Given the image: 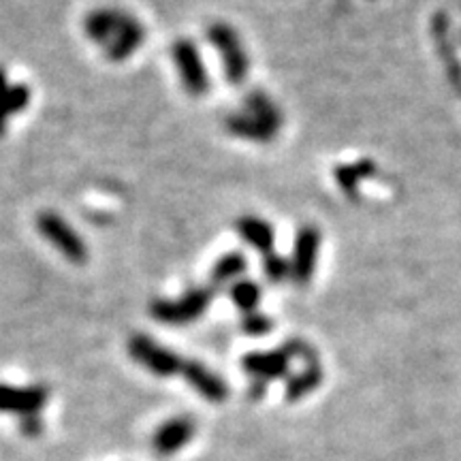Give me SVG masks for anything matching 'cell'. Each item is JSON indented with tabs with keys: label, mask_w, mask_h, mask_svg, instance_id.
Listing matches in <instances>:
<instances>
[{
	"label": "cell",
	"mask_w": 461,
	"mask_h": 461,
	"mask_svg": "<svg viewBox=\"0 0 461 461\" xmlns=\"http://www.w3.org/2000/svg\"><path fill=\"white\" fill-rule=\"evenodd\" d=\"M84 32L92 43L105 50L107 60L124 62L146 43V28L124 9L103 7L84 17Z\"/></svg>",
	"instance_id": "1"
},
{
	"label": "cell",
	"mask_w": 461,
	"mask_h": 461,
	"mask_svg": "<svg viewBox=\"0 0 461 461\" xmlns=\"http://www.w3.org/2000/svg\"><path fill=\"white\" fill-rule=\"evenodd\" d=\"M285 115L269 95L263 90L248 92L244 105L224 118V129L238 140L252 143H269L278 137Z\"/></svg>",
	"instance_id": "2"
},
{
	"label": "cell",
	"mask_w": 461,
	"mask_h": 461,
	"mask_svg": "<svg viewBox=\"0 0 461 461\" xmlns=\"http://www.w3.org/2000/svg\"><path fill=\"white\" fill-rule=\"evenodd\" d=\"M291 359H303L308 363L316 361V353L310 344L302 339H286L280 348L276 350H257V353H248L241 359V367L246 374H250V397L252 400H261L265 389H267L269 380L285 378L291 367Z\"/></svg>",
	"instance_id": "3"
},
{
	"label": "cell",
	"mask_w": 461,
	"mask_h": 461,
	"mask_svg": "<svg viewBox=\"0 0 461 461\" xmlns=\"http://www.w3.org/2000/svg\"><path fill=\"white\" fill-rule=\"evenodd\" d=\"M214 299L210 286H190L177 299H154L149 303V316L169 327H184L199 321L207 312Z\"/></svg>",
	"instance_id": "4"
},
{
	"label": "cell",
	"mask_w": 461,
	"mask_h": 461,
	"mask_svg": "<svg viewBox=\"0 0 461 461\" xmlns=\"http://www.w3.org/2000/svg\"><path fill=\"white\" fill-rule=\"evenodd\" d=\"M207 41L214 45L218 56H221L227 82L230 86L244 84L248 71H250V60H248L240 32L233 26L224 24V22H214L207 28Z\"/></svg>",
	"instance_id": "5"
},
{
	"label": "cell",
	"mask_w": 461,
	"mask_h": 461,
	"mask_svg": "<svg viewBox=\"0 0 461 461\" xmlns=\"http://www.w3.org/2000/svg\"><path fill=\"white\" fill-rule=\"evenodd\" d=\"M126 350H129L131 359L140 363L143 370L158 378H171L176 374H182L184 359L173 350L165 348L157 339L149 338L148 333H132L126 342Z\"/></svg>",
	"instance_id": "6"
},
{
	"label": "cell",
	"mask_w": 461,
	"mask_h": 461,
	"mask_svg": "<svg viewBox=\"0 0 461 461\" xmlns=\"http://www.w3.org/2000/svg\"><path fill=\"white\" fill-rule=\"evenodd\" d=\"M37 229L68 263L82 265L88 261V244L60 214L51 210L41 212L37 216Z\"/></svg>",
	"instance_id": "7"
},
{
	"label": "cell",
	"mask_w": 461,
	"mask_h": 461,
	"mask_svg": "<svg viewBox=\"0 0 461 461\" xmlns=\"http://www.w3.org/2000/svg\"><path fill=\"white\" fill-rule=\"evenodd\" d=\"M171 58L176 62L177 73H180L184 90L190 96H203L210 92V75L201 60V51L197 43L190 39H177L171 48Z\"/></svg>",
	"instance_id": "8"
},
{
	"label": "cell",
	"mask_w": 461,
	"mask_h": 461,
	"mask_svg": "<svg viewBox=\"0 0 461 461\" xmlns=\"http://www.w3.org/2000/svg\"><path fill=\"white\" fill-rule=\"evenodd\" d=\"M319 250H321V230L305 224L299 229L295 246H293L291 261V280L299 286H305L312 282L316 263H319Z\"/></svg>",
	"instance_id": "9"
},
{
	"label": "cell",
	"mask_w": 461,
	"mask_h": 461,
	"mask_svg": "<svg viewBox=\"0 0 461 461\" xmlns=\"http://www.w3.org/2000/svg\"><path fill=\"white\" fill-rule=\"evenodd\" d=\"M48 402L50 389L45 384L15 387V384L0 383V412L3 414H15L20 419L31 417V414H41Z\"/></svg>",
	"instance_id": "10"
},
{
	"label": "cell",
	"mask_w": 461,
	"mask_h": 461,
	"mask_svg": "<svg viewBox=\"0 0 461 461\" xmlns=\"http://www.w3.org/2000/svg\"><path fill=\"white\" fill-rule=\"evenodd\" d=\"M182 376L190 387L197 391V393L207 402L221 403L229 397V384L224 383L216 372H212L210 367L203 366L201 361H194V359L184 361Z\"/></svg>",
	"instance_id": "11"
},
{
	"label": "cell",
	"mask_w": 461,
	"mask_h": 461,
	"mask_svg": "<svg viewBox=\"0 0 461 461\" xmlns=\"http://www.w3.org/2000/svg\"><path fill=\"white\" fill-rule=\"evenodd\" d=\"M194 434H197V425H194V420L180 414V417L165 420V423L154 431L152 448L158 455H173L182 451V448L193 440Z\"/></svg>",
	"instance_id": "12"
},
{
	"label": "cell",
	"mask_w": 461,
	"mask_h": 461,
	"mask_svg": "<svg viewBox=\"0 0 461 461\" xmlns=\"http://www.w3.org/2000/svg\"><path fill=\"white\" fill-rule=\"evenodd\" d=\"M235 230L240 233V238L246 241L248 246L255 248L257 252L261 255H269L274 252V244H276V230L272 224H269L265 218L255 216V214H246L240 216L235 221Z\"/></svg>",
	"instance_id": "13"
},
{
	"label": "cell",
	"mask_w": 461,
	"mask_h": 461,
	"mask_svg": "<svg viewBox=\"0 0 461 461\" xmlns=\"http://www.w3.org/2000/svg\"><path fill=\"white\" fill-rule=\"evenodd\" d=\"M248 261L241 252H227L212 267V286H230L246 274Z\"/></svg>",
	"instance_id": "14"
},
{
	"label": "cell",
	"mask_w": 461,
	"mask_h": 461,
	"mask_svg": "<svg viewBox=\"0 0 461 461\" xmlns=\"http://www.w3.org/2000/svg\"><path fill=\"white\" fill-rule=\"evenodd\" d=\"M322 383V370L319 361L308 363L305 370H302L297 376H291L286 380V400L288 402H299L302 397L310 395L314 389H319Z\"/></svg>",
	"instance_id": "15"
},
{
	"label": "cell",
	"mask_w": 461,
	"mask_h": 461,
	"mask_svg": "<svg viewBox=\"0 0 461 461\" xmlns=\"http://www.w3.org/2000/svg\"><path fill=\"white\" fill-rule=\"evenodd\" d=\"M376 176V165L372 160H359V163L353 165H342L336 169V182L342 193L348 194V197H355L357 186L367 177Z\"/></svg>",
	"instance_id": "16"
},
{
	"label": "cell",
	"mask_w": 461,
	"mask_h": 461,
	"mask_svg": "<svg viewBox=\"0 0 461 461\" xmlns=\"http://www.w3.org/2000/svg\"><path fill=\"white\" fill-rule=\"evenodd\" d=\"M229 297H230V302L235 303V308L241 310L244 314H248V312H255V310L258 308V303H261V297H263V291L255 280L241 278L235 282V285L229 286Z\"/></svg>",
	"instance_id": "17"
},
{
	"label": "cell",
	"mask_w": 461,
	"mask_h": 461,
	"mask_svg": "<svg viewBox=\"0 0 461 461\" xmlns=\"http://www.w3.org/2000/svg\"><path fill=\"white\" fill-rule=\"evenodd\" d=\"M263 274L269 282L280 285V282L291 278V261L285 257L276 255V252H269V255L263 257Z\"/></svg>",
	"instance_id": "18"
},
{
	"label": "cell",
	"mask_w": 461,
	"mask_h": 461,
	"mask_svg": "<svg viewBox=\"0 0 461 461\" xmlns=\"http://www.w3.org/2000/svg\"><path fill=\"white\" fill-rule=\"evenodd\" d=\"M241 330H244L248 336H265V333L274 330V321L255 310V312L244 314V319H241Z\"/></svg>",
	"instance_id": "19"
},
{
	"label": "cell",
	"mask_w": 461,
	"mask_h": 461,
	"mask_svg": "<svg viewBox=\"0 0 461 461\" xmlns=\"http://www.w3.org/2000/svg\"><path fill=\"white\" fill-rule=\"evenodd\" d=\"M9 77H7V71H5V67H0V137L7 132V124H9V118L14 115L11 112V103H9Z\"/></svg>",
	"instance_id": "20"
},
{
	"label": "cell",
	"mask_w": 461,
	"mask_h": 461,
	"mask_svg": "<svg viewBox=\"0 0 461 461\" xmlns=\"http://www.w3.org/2000/svg\"><path fill=\"white\" fill-rule=\"evenodd\" d=\"M20 429H22V434L28 438L41 436V431H43L41 414H31V417L20 419Z\"/></svg>",
	"instance_id": "21"
}]
</instances>
